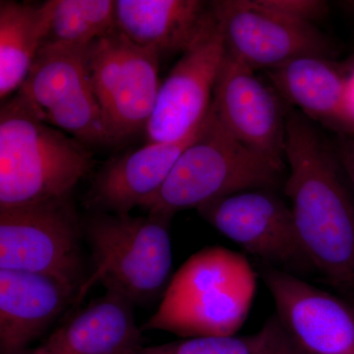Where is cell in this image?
I'll return each instance as SVG.
<instances>
[{
  "label": "cell",
  "mask_w": 354,
  "mask_h": 354,
  "mask_svg": "<svg viewBox=\"0 0 354 354\" xmlns=\"http://www.w3.org/2000/svg\"><path fill=\"white\" fill-rule=\"evenodd\" d=\"M285 193L298 236L321 274L354 307V198L337 155L300 111L286 120Z\"/></svg>",
  "instance_id": "cell-1"
},
{
  "label": "cell",
  "mask_w": 354,
  "mask_h": 354,
  "mask_svg": "<svg viewBox=\"0 0 354 354\" xmlns=\"http://www.w3.org/2000/svg\"><path fill=\"white\" fill-rule=\"evenodd\" d=\"M258 274L244 254L205 247L174 274L142 330H165L187 339L234 335L250 313Z\"/></svg>",
  "instance_id": "cell-2"
},
{
  "label": "cell",
  "mask_w": 354,
  "mask_h": 354,
  "mask_svg": "<svg viewBox=\"0 0 354 354\" xmlns=\"http://www.w3.org/2000/svg\"><path fill=\"white\" fill-rule=\"evenodd\" d=\"M94 158L87 147L37 115L21 91L0 109V209L69 196Z\"/></svg>",
  "instance_id": "cell-3"
},
{
  "label": "cell",
  "mask_w": 354,
  "mask_h": 354,
  "mask_svg": "<svg viewBox=\"0 0 354 354\" xmlns=\"http://www.w3.org/2000/svg\"><path fill=\"white\" fill-rule=\"evenodd\" d=\"M278 165L235 139L213 109L197 138L176 160L160 191L143 209L151 215L174 216L247 190H272L283 178Z\"/></svg>",
  "instance_id": "cell-4"
},
{
  "label": "cell",
  "mask_w": 354,
  "mask_h": 354,
  "mask_svg": "<svg viewBox=\"0 0 354 354\" xmlns=\"http://www.w3.org/2000/svg\"><path fill=\"white\" fill-rule=\"evenodd\" d=\"M171 218L101 213L88 220L85 235L94 272L76 304L97 283L133 305L148 304L165 293L171 279Z\"/></svg>",
  "instance_id": "cell-5"
},
{
  "label": "cell",
  "mask_w": 354,
  "mask_h": 354,
  "mask_svg": "<svg viewBox=\"0 0 354 354\" xmlns=\"http://www.w3.org/2000/svg\"><path fill=\"white\" fill-rule=\"evenodd\" d=\"M83 267L81 228L68 197L0 209V269L43 274L78 297Z\"/></svg>",
  "instance_id": "cell-6"
},
{
  "label": "cell",
  "mask_w": 354,
  "mask_h": 354,
  "mask_svg": "<svg viewBox=\"0 0 354 354\" xmlns=\"http://www.w3.org/2000/svg\"><path fill=\"white\" fill-rule=\"evenodd\" d=\"M88 57L93 90L111 142L145 130L160 87V55L115 28L88 46Z\"/></svg>",
  "instance_id": "cell-7"
},
{
  "label": "cell",
  "mask_w": 354,
  "mask_h": 354,
  "mask_svg": "<svg viewBox=\"0 0 354 354\" xmlns=\"http://www.w3.org/2000/svg\"><path fill=\"white\" fill-rule=\"evenodd\" d=\"M88 46L44 44L20 88L37 115L84 145L113 143L93 90Z\"/></svg>",
  "instance_id": "cell-8"
},
{
  "label": "cell",
  "mask_w": 354,
  "mask_h": 354,
  "mask_svg": "<svg viewBox=\"0 0 354 354\" xmlns=\"http://www.w3.org/2000/svg\"><path fill=\"white\" fill-rule=\"evenodd\" d=\"M198 212L259 263L302 279L317 272L298 236L290 207L272 190L243 191Z\"/></svg>",
  "instance_id": "cell-9"
},
{
  "label": "cell",
  "mask_w": 354,
  "mask_h": 354,
  "mask_svg": "<svg viewBox=\"0 0 354 354\" xmlns=\"http://www.w3.org/2000/svg\"><path fill=\"white\" fill-rule=\"evenodd\" d=\"M209 6L227 55L255 71L330 55L329 41L315 25L291 19L261 0H218Z\"/></svg>",
  "instance_id": "cell-10"
},
{
  "label": "cell",
  "mask_w": 354,
  "mask_h": 354,
  "mask_svg": "<svg viewBox=\"0 0 354 354\" xmlns=\"http://www.w3.org/2000/svg\"><path fill=\"white\" fill-rule=\"evenodd\" d=\"M227 55L215 18L160 83L144 130L147 144L176 142L201 125L211 109L214 88Z\"/></svg>",
  "instance_id": "cell-11"
},
{
  "label": "cell",
  "mask_w": 354,
  "mask_h": 354,
  "mask_svg": "<svg viewBox=\"0 0 354 354\" xmlns=\"http://www.w3.org/2000/svg\"><path fill=\"white\" fill-rule=\"evenodd\" d=\"M285 102L276 88L256 75L255 70L225 55L214 88L212 109L235 139L283 169L290 113Z\"/></svg>",
  "instance_id": "cell-12"
},
{
  "label": "cell",
  "mask_w": 354,
  "mask_h": 354,
  "mask_svg": "<svg viewBox=\"0 0 354 354\" xmlns=\"http://www.w3.org/2000/svg\"><path fill=\"white\" fill-rule=\"evenodd\" d=\"M276 315L304 354H354V307L344 297L259 263Z\"/></svg>",
  "instance_id": "cell-13"
},
{
  "label": "cell",
  "mask_w": 354,
  "mask_h": 354,
  "mask_svg": "<svg viewBox=\"0 0 354 354\" xmlns=\"http://www.w3.org/2000/svg\"><path fill=\"white\" fill-rule=\"evenodd\" d=\"M202 124L179 141L147 144L109 162L95 176L88 192V207L115 215H130L136 207L143 208L162 187L183 151L197 138Z\"/></svg>",
  "instance_id": "cell-14"
},
{
  "label": "cell",
  "mask_w": 354,
  "mask_h": 354,
  "mask_svg": "<svg viewBox=\"0 0 354 354\" xmlns=\"http://www.w3.org/2000/svg\"><path fill=\"white\" fill-rule=\"evenodd\" d=\"M76 298L48 277L0 269V354H27Z\"/></svg>",
  "instance_id": "cell-15"
},
{
  "label": "cell",
  "mask_w": 354,
  "mask_h": 354,
  "mask_svg": "<svg viewBox=\"0 0 354 354\" xmlns=\"http://www.w3.org/2000/svg\"><path fill=\"white\" fill-rule=\"evenodd\" d=\"M131 302L106 291L27 354H130L141 346Z\"/></svg>",
  "instance_id": "cell-16"
},
{
  "label": "cell",
  "mask_w": 354,
  "mask_h": 354,
  "mask_svg": "<svg viewBox=\"0 0 354 354\" xmlns=\"http://www.w3.org/2000/svg\"><path fill=\"white\" fill-rule=\"evenodd\" d=\"M213 20L200 0H115V28L158 55L188 50Z\"/></svg>",
  "instance_id": "cell-17"
},
{
  "label": "cell",
  "mask_w": 354,
  "mask_h": 354,
  "mask_svg": "<svg viewBox=\"0 0 354 354\" xmlns=\"http://www.w3.org/2000/svg\"><path fill=\"white\" fill-rule=\"evenodd\" d=\"M272 86L309 120L348 128L346 76L328 58L302 57L267 70Z\"/></svg>",
  "instance_id": "cell-18"
},
{
  "label": "cell",
  "mask_w": 354,
  "mask_h": 354,
  "mask_svg": "<svg viewBox=\"0 0 354 354\" xmlns=\"http://www.w3.org/2000/svg\"><path fill=\"white\" fill-rule=\"evenodd\" d=\"M57 0L0 2V97L16 94L43 46Z\"/></svg>",
  "instance_id": "cell-19"
},
{
  "label": "cell",
  "mask_w": 354,
  "mask_h": 354,
  "mask_svg": "<svg viewBox=\"0 0 354 354\" xmlns=\"http://www.w3.org/2000/svg\"><path fill=\"white\" fill-rule=\"evenodd\" d=\"M113 29H115V1L57 0L43 46L50 44L90 46Z\"/></svg>",
  "instance_id": "cell-20"
},
{
  "label": "cell",
  "mask_w": 354,
  "mask_h": 354,
  "mask_svg": "<svg viewBox=\"0 0 354 354\" xmlns=\"http://www.w3.org/2000/svg\"><path fill=\"white\" fill-rule=\"evenodd\" d=\"M288 339L290 335L274 314L255 334L189 337L158 346H141L130 354H264Z\"/></svg>",
  "instance_id": "cell-21"
},
{
  "label": "cell",
  "mask_w": 354,
  "mask_h": 354,
  "mask_svg": "<svg viewBox=\"0 0 354 354\" xmlns=\"http://www.w3.org/2000/svg\"><path fill=\"white\" fill-rule=\"evenodd\" d=\"M265 6L291 19L315 25L328 12L327 2L319 0H261Z\"/></svg>",
  "instance_id": "cell-22"
},
{
  "label": "cell",
  "mask_w": 354,
  "mask_h": 354,
  "mask_svg": "<svg viewBox=\"0 0 354 354\" xmlns=\"http://www.w3.org/2000/svg\"><path fill=\"white\" fill-rule=\"evenodd\" d=\"M335 155L351 188L354 190V138L342 141L337 147Z\"/></svg>",
  "instance_id": "cell-23"
},
{
  "label": "cell",
  "mask_w": 354,
  "mask_h": 354,
  "mask_svg": "<svg viewBox=\"0 0 354 354\" xmlns=\"http://www.w3.org/2000/svg\"><path fill=\"white\" fill-rule=\"evenodd\" d=\"M346 108L351 130H354V69L346 76Z\"/></svg>",
  "instance_id": "cell-24"
},
{
  "label": "cell",
  "mask_w": 354,
  "mask_h": 354,
  "mask_svg": "<svg viewBox=\"0 0 354 354\" xmlns=\"http://www.w3.org/2000/svg\"><path fill=\"white\" fill-rule=\"evenodd\" d=\"M264 354H304L300 351L299 348L295 346V342H292V339H288V341L283 342V344L278 346V348L272 349L269 353Z\"/></svg>",
  "instance_id": "cell-25"
}]
</instances>
